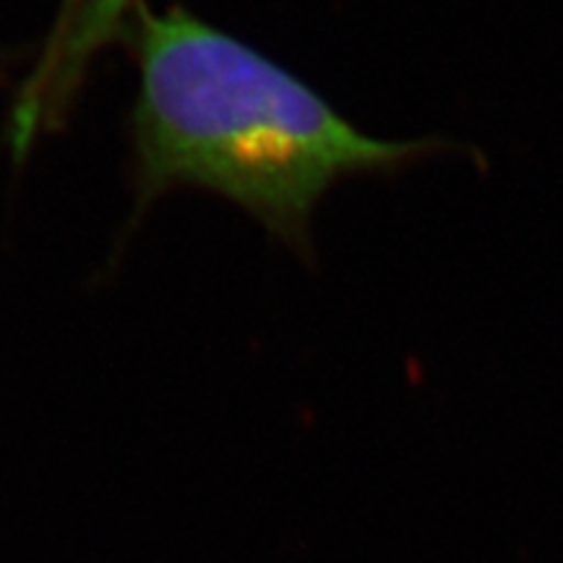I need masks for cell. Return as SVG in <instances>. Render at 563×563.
<instances>
[{"label":"cell","mask_w":563,"mask_h":563,"mask_svg":"<svg viewBox=\"0 0 563 563\" xmlns=\"http://www.w3.org/2000/svg\"><path fill=\"white\" fill-rule=\"evenodd\" d=\"M133 51L139 209L175 188H201L308 262L316 209L336 183L389 178L462 150L443 136H368L300 76L180 5H139Z\"/></svg>","instance_id":"1"},{"label":"cell","mask_w":563,"mask_h":563,"mask_svg":"<svg viewBox=\"0 0 563 563\" xmlns=\"http://www.w3.org/2000/svg\"><path fill=\"white\" fill-rule=\"evenodd\" d=\"M139 0H97L87 16L63 32H51L42 58L13 102L9 141L19 157H26L42 133L60 129L79 97L95 55L121 37L129 11Z\"/></svg>","instance_id":"2"},{"label":"cell","mask_w":563,"mask_h":563,"mask_svg":"<svg viewBox=\"0 0 563 563\" xmlns=\"http://www.w3.org/2000/svg\"><path fill=\"white\" fill-rule=\"evenodd\" d=\"M95 3H97V0H63L58 19H55L53 32H63V30H68V26H74L76 21L87 16V11Z\"/></svg>","instance_id":"3"}]
</instances>
